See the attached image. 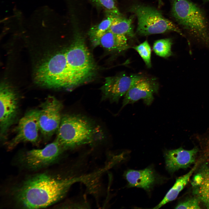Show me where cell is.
I'll return each instance as SVG.
<instances>
[{
    "mask_svg": "<svg viewBox=\"0 0 209 209\" xmlns=\"http://www.w3.org/2000/svg\"><path fill=\"white\" fill-rule=\"evenodd\" d=\"M199 149L194 147L190 150H186L182 147L167 150L164 153L165 168L171 174L181 169H185L195 163Z\"/></svg>",
    "mask_w": 209,
    "mask_h": 209,
    "instance_id": "7c38bea8",
    "label": "cell"
},
{
    "mask_svg": "<svg viewBox=\"0 0 209 209\" xmlns=\"http://www.w3.org/2000/svg\"><path fill=\"white\" fill-rule=\"evenodd\" d=\"M158 6L159 7L162 6L163 4L162 0H158Z\"/></svg>",
    "mask_w": 209,
    "mask_h": 209,
    "instance_id": "cb8c5ba5",
    "label": "cell"
},
{
    "mask_svg": "<svg viewBox=\"0 0 209 209\" xmlns=\"http://www.w3.org/2000/svg\"><path fill=\"white\" fill-rule=\"evenodd\" d=\"M199 140L204 156L209 159V136Z\"/></svg>",
    "mask_w": 209,
    "mask_h": 209,
    "instance_id": "603a6c76",
    "label": "cell"
},
{
    "mask_svg": "<svg viewBox=\"0 0 209 209\" xmlns=\"http://www.w3.org/2000/svg\"><path fill=\"white\" fill-rule=\"evenodd\" d=\"M109 30L114 33L126 37L131 38L135 37L132 18L117 16L113 20Z\"/></svg>",
    "mask_w": 209,
    "mask_h": 209,
    "instance_id": "e0dca14e",
    "label": "cell"
},
{
    "mask_svg": "<svg viewBox=\"0 0 209 209\" xmlns=\"http://www.w3.org/2000/svg\"><path fill=\"white\" fill-rule=\"evenodd\" d=\"M106 17L98 24L92 27L89 31V35L93 44L105 32L110 29L116 15L107 12Z\"/></svg>",
    "mask_w": 209,
    "mask_h": 209,
    "instance_id": "ac0fdd59",
    "label": "cell"
},
{
    "mask_svg": "<svg viewBox=\"0 0 209 209\" xmlns=\"http://www.w3.org/2000/svg\"><path fill=\"white\" fill-rule=\"evenodd\" d=\"M128 10L137 17L136 33L140 35L145 36L173 31L185 36L177 26L164 17L160 11L155 8L135 4L129 7Z\"/></svg>",
    "mask_w": 209,
    "mask_h": 209,
    "instance_id": "277c9868",
    "label": "cell"
},
{
    "mask_svg": "<svg viewBox=\"0 0 209 209\" xmlns=\"http://www.w3.org/2000/svg\"><path fill=\"white\" fill-rule=\"evenodd\" d=\"M172 44L170 38H165L158 40L154 43L153 49L158 56L166 58L172 54L171 47Z\"/></svg>",
    "mask_w": 209,
    "mask_h": 209,
    "instance_id": "d6986e66",
    "label": "cell"
},
{
    "mask_svg": "<svg viewBox=\"0 0 209 209\" xmlns=\"http://www.w3.org/2000/svg\"><path fill=\"white\" fill-rule=\"evenodd\" d=\"M138 53L147 67H151V49L147 40L138 45L132 47Z\"/></svg>",
    "mask_w": 209,
    "mask_h": 209,
    "instance_id": "ffe728a7",
    "label": "cell"
},
{
    "mask_svg": "<svg viewBox=\"0 0 209 209\" xmlns=\"http://www.w3.org/2000/svg\"><path fill=\"white\" fill-rule=\"evenodd\" d=\"M124 176L129 187L139 188L148 191L161 179L151 167L140 170H129L125 172Z\"/></svg>",
    "mask_w": 209,
    "mask_h": 209,
    "instance_id": "5bb4252c",
    "label": "cell"
},
{
    "mask_svg": "<svg viewBox=\"0 0 209 209\" xmlns=\"http://www.w3.org/2000/svg\"><path fill=\"white\" fill-rule=\"evenodd\" d=\"M39 109H32L27 111L19 120L15 136L7 144L8 149H11L22 143L37 144L39 142Z\"/></svg>",
    "mask_w": 209,
    "mask_h": 209,
    "instance_id": "ba28073f",
    "label": "cell"
},
{
    "mask_svg": "<svg viewBox=\"0 0 209 209\" xmlns=\"http://www.w3.org/2000/svg\"><path fill=\"white\" fill-rule=\"evenodd\" d=\"M93 44L95 46L100 45L109 51L118 52L124 51L130 47L127 37L114 33L109 30Z\"/></svg>",
    "mask_w": 209,
    "mask_h": 209,
    "instance_id": "9a60e30c",
    "label": "cell"
},
{
    "mask_svg": "<svg viewBox=\"0 0 209 209\" xmlns=\"http://www.w3.org/2000/svg\"><path fill=\"white\" fill-rule=\"evenodd\" d=\"M64 52L68 66L83 82L90 79L95 72V65L83 38L77 35Z\"/></svg>",
    "mask_w": 209,
    "mask_h": 209,
    "instance_id": "5b68a950",
    "label": "cell"
},
{
    "mask_svg": "<svg viewBox=\"0 0 209 209\" xmlns=\"http://www.w3.org/2000/svg\"><path fill=\"white\" fill-rule=\"evenodd\" d=\"M199 200L193 195L178 203L175 209H200Z\"/></svg>",
    "mask_w": 209,
    "mask_h": 209,
    "instance_id": "7402d4cb",
    "label": "cell"
},
{
    "mask_svg": "<svg viewBox=\"0 0 209 209\" xmlns=\"http://www.w3.org/2000/svg\"><path fill=\"white\" fill-rule=\"evenodd\" d=\"M85 176L61 178L46 173L36 174L24 180L15 190L16 202L25 208H45L58 202L74 183L86 181Z\"/></svg>",
    "mask_w": 209,
    "mask_h": 209,
    "instance_id": "6da1fadb",
    "label": "cell"
},
{
    "mask_svg": "<svg viewBox=\"0 0 209 209\" xmlns=\"http://www.w3.org/2000/svg\"><path fill=\"white\" fill-rule=\"evenodd\" d=\"M195 172L191 181L193 195L209 209V165L200 162Z\"/></svg>",
    "mask_w": 209,
    "mask_h": 209,
    "instance_id": "4fadbf2b",
    "label": "cell"
},
{
    "mask_svg": "<svg viewBox=\"0 0 209 209\" xmlns=\"http://www.w3.org/2000/svg\"><path fill=\"white\" fill-rule=\"evenodd\" d=\"M158 85L156 80L143 76L137 81L125 95L122 107L142 99L149 105L154 100L153 94L158 92Z\"/></svg>",
    "mask_w": 209,
    "mask_h": 209,
    "instance_id": "8fae6325",
    "label": "cell"
},
{
    "mask_svg": "<svg viewBox=\"0 0 209 209\" xmlns=\"http://www.w3.org/2000/svg\"><path fill=\"white\" fill-rule=\"evenodd\" d=\"M93 1L96 5L105 10L107 12L118 16L121 15L115 0H93Z\"/></svg>",
    "mask_w": 209,
    "mask_h": 209,
    "instance_id": "44dd1931",
    "label": "cell"
},
{
    "mask_svg": "<svg viewBox=\"0 0 209 209\" xmlns=\"http://www.w3.org/2000/svg\"><path fill=\"white\" fill-rule=\"evenodd\" d=\"M55 140L64 150L91 143L100 137L101 132L90 120L74 114L62 116Z\"/></svg>",
    "mask_w": 209,
    "mask_h": 209,
    "instance_id": "7a4b0ae2",
    "label": "cell"
},
{
    "mask_svg": "<svg viewBox=\"0 0 209 209\" xmlns=\"http://www.w3.org/2000/svg\"><path fill=\"white\" fill-rule=\"evenodd\" d=\"M62 103L56 98L49 96L41 105L39 116L40 132L44 138L48 140L57 133L62 116Z\"/></svg>",
    "mask_w": 209,
    "mask_h": 209,
    "instance_id": "8992f818",
    "label": "cell"
},
{
    "mask_svg": "<svg viewBox=\"0 0 209 209\" xmlns=\"http://www.w3.org/2000/svg\"><path fill=\"white\" fill-rule=\"evenodd\" d=\"M206 0L209 1V0Z\"/></svg>",
    "mask_w": 209,
    "mask_h": 209,
    "instance_id": "d4e9b609",
    "label": "cell"
},
{
    "mask_svg": "<svg viewBox=\"0 0 209 209\" xmlns=\"http://www.w3.org/2000/svg\"><path fill=\"white\" fill-rule=\"evenodd\" d=\"M0 91V134L3 140L17 118L19 100L17 93L8 86H1Z\"/></svg>",
    "mask_w": 209,
    "mask_h": 209,
    "instance_id": "52a82bcc",
    "label": "cell"
},
{
    "mask_svg": "<svg viewBox=\"0 0 209 209\" xmlns=\"http://www.w3.org/2000/svg\"><path fill=\"white\" fill-rule=\"evenodd\" d=\"M171 12L179 24L209 48L208 23L199 7L190 0H172Z\"/></svg>",
    "mask_w": 209,
    "mask_h": 209,
    "instance_id": "3957f363",
    "label": "cell"
},
{
    "mask_svg": "<svg viewBox=\"0 0 209 209\" xmlns=\"http://www.w3.org/2000/svg\"><path fill=\"white\" fill-rule=\"evenodd\" d=\"M199 163V161L196 163L188 172L177 178L174 185L167 192L163 199L153 208L158 209L169 202L174 200L188 183L191 176L196 170Z\"/></svg>",
    "mask_w": 209,
    "mask_h": 209,
    "instance_id": "2e32d148",
    "label": "cell"
},
{
    "mask_svg": "<svg viewBox=\"0 0 209 209\" xmlns=\"http://www.w3.org/2000/svg\"><path fill=\"white\" fill-rule=\"evenodd\" d=\"M143 76L139 74H122L106 78L100 89L102 93V100H108L112 102H118L120 98Z\"/></svg>",
    "mask_w": 209,
    "mask_h": 209,
    "instance_id": "30bf717a",
    "label": "cell"
},
{
    "mask_svg": "<svg viewBox=\"0 0 209 209\" xmlns=\"http://www.w3.org/2000/svg\"><path fill=\"white\" fill-rule=\"evenodd\" d=\"M64 150L55 140L42 149H33L20 156V163L26 168L36 170L54 162Z\"/></svg>",
    "mask_w": 209,
    "mask_h": 209,
    "instance_id": "9c48e42d",
    "label": "cell"
}]
</instances>
